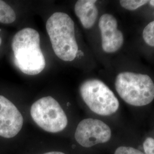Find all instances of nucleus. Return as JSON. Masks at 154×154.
<instances>
[{"instance_id": "nucleus-1", "label": "nucleus", "mask_w": 154, "mask_h": 154, "mask_svg": "<svg viewBox=\"0 0 154 154\" xmlns=\"http://www.w3.org/2000/svg\"><path fill=\"white\" fill-rule=\"evenodd\" d=\"M11 48L17 66L24 74L35 75L44 70L46 61L36 30L26 28L18 31L13 38Z\"/></svg>"}, {"instance_id": "nucleus-2", "label": "nucleus", "mask_w": 154, "mask_h": 154, "mask_svg": "<svg viewBox=\"0 0 154 154\" xmlns=\"http://www.w3.org/2000/svg\"><path fill=\"white\" fill-rule=\"evenodd\" d=\"M46 28L55 55L62 61H73L78 54V45L72 18L64 12H55L48 20Z\"/></svg>"}, {"instance_id": "nucleus-3", "label": "nucleus", "mask_w": 154, "mask_h": 154, "mask_svg": "<svg viewBox=\"0 0 154 154\" xmlns=\"http://www.w3.org/2000/svg\"><path fill=\"white\" fill-rule=\"evenodd\" d=\"M115 86L120 97L129 105L144 106L154 100V83L148 75L122 72L116 78Z\"/></svg>"}, {"instance_id": "nucleus-4", "label": "nucleus", "mask_w": 154, "mask_h": 154, "mask_svg": "<svg viewBox=\"0 0 154 154\" xmlns=\"http://www.w3.org/2000/svg\"><path fill=\"white\" fill-rule=\"evenodd\" d=\"M79 91L85 103L97 114L111 116L119 109V100L115 94L100 80L85 81L81 84Z\"/></svg>"}, {"instance_id": "nucleus-5", "label": "nucleus", "mask_w": 154, "mask_h": 154, "mask_svg": "<svg viewBox=\"0 0 154 154\" xmlns=\"http://www.w3.org/2000/svg\"><path fill=\"white\" fill-rule=\"evenodd\" d=\"M30 115L34 122L47 132H61L67 126L65 111L60 103L50 96L35 101L31 106Z\"/></svg>"}, {"instance_id": "nucleus-6", "label": "nucleus", "mask_w": 154, "mask_h": 154, "mask_svg": "<svg viewBox=\"0 0 154 154\" xmlns=\"http://www.w3.org/2000/svg\"><path fill=\"white\" fill-rule=\"evenodd\" d=\"M111 137L110 127L100 120L93 118L85 119L80 122L75 132L76 141L86 148L106 143Z\"/></svg>"}, {"instance_id": "nucleus-7", "label": "nucleus", "mask_w": 154, "mask_h": 154, "mask_svg": "<svg viewBox=\"0 0 154 154\" xmlns=\"http://www.w3.org/2000/svg\"><path fill=\"white\" fill-rule=\"evenodd\" d=\"M23 124L21 113L11 101L0 95V136L14 137L21 131Z\"/></svg>"}, {"instance_id": "nucleus-8", "label": "nucleus", "mask_w": 154, "mask_h": 154, "mask_svg": "<svg viewBox=\"0 0 154 154\" xmlns=\"http://www.w3.org/2000/svg\"><path fill=\"white\" fill-rule=\"evenodd\" d=\"M99 28L103 51L112 53L121 48L123 43V35L118 29V22L114 17L109 14L102 15L99 19Z\"/></svg>"}, {"instance_id": "nucleus-9", "label": "nucleus", "mask_w": 154, "mask_h": 154, "mask_svg": "<svg viewBox=\"0 0 154 154\" xmlns=\"http://www.w3.org/2000/svg\"><path fill=\"white\" fill-rule=\"evenodd\" d=\"M95 0H79L74 6L75 13L85 29H90L96 21L98 10Z\"/></svg>"}, {"instance_id": "nucleus-10", "label": "nucleus", "mask_w": 154, "mask_h": 154, "mask_svg": "<svg viewBox=\"0 0 154 154\" xmlns=\"http://www.w3.org/2000/svg\"><path fill=\"white\" fill-rule=\"evenodd\" d=\"M16 19L15 11L5 2L0 0V22L8 24L14 22Z\"/></svg>"}, {"instance_id": "nucleus-11", "label": "nucleus", "mask_w": 154, "mask_h": 154, "mask_svg": "<svg viewBox=\"0 0 154 154\" xmlns=\"http://www.w3.org/2000/svg\"><path fill=\"white\" fill-rule=\"evenodd\" d=\"M143 38L147 44L154 47V21L149 22L144 29Z\"/></svg>"}, {"instance_id": "nucleus-12", "label": "nucleus", "mask_w": 154, "mask_h": 154, "mask_svg": "<svg viewBox=\"0 0 154 154\" xmlns=\"http://www.w3.org/2000/svg\"><path fill=\"white\" fill-rule=\"evenodd\" d=\"M146 0H121L120 4L122 6L127 10L134 11L149 2Z\"/></svg>"}, {"instance_id": "nucleus-13", "label": "nucleus", "mask_w": 154, "mask_h": 154, "mask_svg": "<svg viewBox=\"0 0 154 154\" xmlns=\"http://www.w3.org/2000/svg\"><path fill=\"white\" fill-rule=\"evenodd\" d=\"M114 154H145L138 149L131 147L121 146L116 149Z\"/></svg>"}, {"instance_id": "nucleus-14", "label": "nucleus", "mask_w": 154, "mask_h": 154, "mask_svg": "<svg viewBox=\"0 0 154 154\" xmlns=\"http://www.w3.org/2000/svg\"><path fill=\"white\" fill-rule=\"evenodd\" d=\"M143 149L145 154H154V139L149 137L143 143Z\"/></svg>"}, {"instance_id": "nucleus-15", "label": "nucleus", "mask_w": 154, "mask_h": 154, "mask_svg": "<svg viewBox=\"0 0 154 154\" xmlns=\"http://www.w3.org/2000/svg\"><path fill=\"white\" fill-rule=\"evenodd\" d=\"M43 154H65L63 152H57V151H53V152H47V153H45Z\"/></svg>"}, {"instance_id": "nucleus-16", "label": "nucleus", "mask_w": 154, "mask_h": 154, "mask_svg": "<svg viewBox=\"0 0 154 154\" xmlns=\"http://www.w3.org/2000/svg\"><path fill=\"white\" fill-rule=\"evenodd\" d=\"M149 4L152 6H154V0H151V1H149Z\"/></svg>"}, {"instance_id": "nucleus-17", "label": "nucleus", "mask_w": 154, "mask_h": 154, "mask_svg": "<svg viewBox=\"0 0 154 154\" xmlns=\"http://www.w3.org/2000/svg\"><path fill=\"white\" fill-rule=\"evenodd\" d=\"M1 42H2V39H1V38L0 37V45L1 44Z\"/></svg>"}]
</instances>
